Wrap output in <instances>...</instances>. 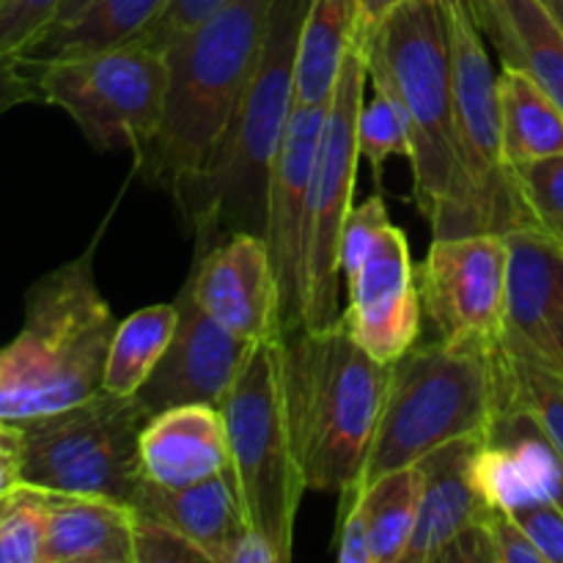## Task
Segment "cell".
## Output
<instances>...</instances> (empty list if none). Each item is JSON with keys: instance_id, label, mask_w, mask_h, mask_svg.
I'll return each instance as SVG.
<instances>
[{"instance_id": "obj_20", "label": "cell", "mask_w": 563, "mask_h": 563, "mask_svg": "<svg viewBox=\"0 0 563 563\" xmlns=\"http://www.w3.org/2000/svg\"><path fill=\"white\" fill-rule=\"evenodd\" d=\"M143 478L163 487H190L229 473V434L218 405L192 401L148 416L141 429Z\"/></svg>"}, {"instance_id": "obj_45", "label": "cell", "mask_w": 563, "mask_h": 563, "mask_svg": "<svg viewBox=\"0 0 563 563\" xmlns=\"http://www.w3.org/2000/svg\"><path fill=\"white\" fill-rule=\"evenodd\" d=\"M544 3L550 5V11L555 14V20H559L563 25V0H544Z\"/></svg>"}, {"instance_id": "obj_12", "label": "cell", "mask_w": 563, "mask_h": 563, "mask_svg": "<svg viewBox=\"0 0 563 563\" xmlns=\"http://www.w3.org/2000/svg\"><path fill=\"white\" fill-rule=\"evenodd\" d=\"M434 339L500 344L509 311V240L498 231L434 236L418 269Z\"/></svg>"}, {"instance_id": "obj_2", "label": "cell", "mask_w": 563, "mask_h": 563, "mask_svg": "<svg viewBox=\"0 0 563 563\" xmlns=\"http://www.w3.org/2000/svg\"><path fill=\"white\" fill-rule=\"evenodd\" d=\"M372 88L390 93L410 126L412 198L434 236L478 234L454 141V82L445 0H401L357 47Z\"/></svg>"}, {"instance_id": "obj_3", "label": "cell", "mask_w": 563, "mask_h": 563, "mask_svg": "<svg viewBox=\"0 0 563 563\" xmlns=\"http://www.w3.org/2000/svg\"><path fill=\"white\" fill-rule=\"evenodd\" d=\"M280 368L308 489L341 493L366 467L394 366L374 361L339 317L284 339Z\"/></svg>"}, {"instance_id": "obj_19", "label": "cell", "mask_w": 563, "mask_h": 563, "mask_svg": "<svg viewBox=\"0 0 563 563\" xmlns=\"http://www.w3.org/2000/svg\"><path fill=\"white\" fill-rule=\"evenodd\" d=\"M484 434L451 440L418 460L423 489L416 531L401 563H434L440 550L462 531L489 515L476 478Z\"/></svg>"}, {"instance_id": "obj_10", "label": "cell", "mask_w": 563, "mask_h": 563, "mask_svg": "<svg viewBox=\"0 0 563 563\" xmlns=\"http://www.w3.org/2000/svg\"><path fill=\"white\" fill-rule=\"evenodd\" d=\"M454 82V141L476 231H509L533 225L506 165L500 141L498 75L487 53L471 0H445Z\"/></svg>"}, {"instance_id": "obj_29", "label": "cell", "mask_w": 563, "mask_h": 563, "mask_svg": "<svg viewBox=\"0 0 563 563\" xmlns=\"http://www.w3.org/2000/svg\"><path fill=\"white\" fill-rule=\"evenodd\" d=\"M506 352L511 363V401L539 423L563 454V374L509 344Z\"/></svg>"}, {"instance_id": "obj_44", "label": "cell", "mask_w": 563, "mask_h": 563, "mask_svg": "<svg viewBox=\"0 0 563 563\" xmlns=\"http://www.w3.org/2000/svg\"><path fill=\"white\" fill-rule=\"evenodd\" d=\"M88 0H64V3H60V9H58V14H55V20L53 22H58V20H69V16H75L77 11L82 9V5H86ZM53 22H49V25H53ZM47 25V27H49Z\"/></svg>"}, {"instance_id": "obj_42", "label": "cell", "mask_w": 563, "mask_h": 563, "mask_svg": "<svg viewBox=\"0 0 563 563\" xmlns=\"http://www.w3.org/2000/svg\"><path fill=\"white\" fill-rule=\"evenodd\" d=\"M225 563H278L273 544L262 537L253 528H245L240 533V539L234 542V548L229 550V559Z\"/></svg>"}, {"instance_id": "obj_15", "label": "cell", "mask_w": 563, "mask_h": 563, "mask_svg": "<svg viewBox=\"0 0 563 563\" xmlns=\"http://www.w3.org/2000/svg\"><path fill=\"white\" fill-rule=\"evenodd\" d=\"M174 302L179 308L174 339L152 377L135 394L148 416L192 401L220 407L256 346L209 317L198 306L190 280Z\"/></svg>"}, {"instance_id": "obj_46", "label": "cell", "mask_w": 563, "mask_h": 563, "mask_svg": "<svg viewBox=\"0 0 563 563\" xmlns=\"http://www.w3.org/2000/svg\"><path fill=\"white\" fill-rule=\"evenodd\" d=\"M5 500V498H3ZM3 500H0V515H3Z\"/></svg>"}, {"instance_id": "obj_36", "label": "cell", "mask_w": 563, "mask_h": 563, "mask_svg": "<svg viewBox=\"0 0 563 563\" xmlns=\"http://www.w3.org/2000/svg\"><path fill=\"white\" fill-rule=\"evenodd\" d=\"M339 504V531H335V559L341 563H372V548H368L366 515H363L361 489L350 484L341 489Z\"/></svg>"}, {"instance_id": "obj_1", "label": "cell", "mask_w": 563, "mask_h": 563, "mask_svg": "<svg viewBox=\"0 0 563 563\" xmlns=\"http://www.w3.org/2000/svg\"><path fill=\"white\" fill-rule=\"evenodd\" d=\"M278 0H225L168 42V93L157 135L135 157L148 185L185 207L256 75Z\"/></svg>"}, {"instance_id": "obj_39", "label": "cell", "mask_w": 563, "mask_h": 563, "mask_svg": "<svg viewBox=\"0 0 563 563\" xmlns=\"http://www.w3.org/2000/svg\"><path fill=\"white\" fill-rule=\"evenodd\" d=\"M223 3L225 0H170L168 9L163 11V16H159L143 36L154 38V42L168 47L170 38L196 27L198 22L207 20L209 14H214Z\"/></svg>"}, {"instance_id": "obj_16", "label": "cell", "mask_w": 563, "mask_h": 563, "mask_svg": "<svg viewBox=\"0 0 563 563\" xmlns=\"http://www.w3.org/2000/svg\"><path fill=\"white\" fill-rule=\"evenodd\" d=\"M198 306L251 344L286 339L280 291L262 234L240 231L198 253L190 273Z\"/></svg>"}, {"instance_id": "obj_27", "label": "cell", "mask_w": 563, "mask_h": 563, "mask_svg": "<svg viewBox=\"0 0 563 563\" xmlns=\"http://www.w3.org/2000/svg\"><path fill=\"white\" fill-rule=\"evenodd\" d=\"M176 322H179L176 302L146 306L121 319L110 341L102 390L113 396H135L163 361L174 339Z\"/></svg>"}, {"instance_id": "obj_8", "label": "cell", "mask_w": 563, "mask_h": 563, "mask_svg": "<svg viewBox=\"0 0 563 563\" xmlns=\"http://www.w3.org/2000/svg\"><path fill=\"white\" fill-rule=\"evenodd\" d=\"M47 104L64 110L99 152L130 148L141 154L159 130L168 93V47L135 38L80 58L16 64Z\"/></svg>"}, {"instance_id": "obj_9", "label": "cell", "mask_w": 563, "mask_h": 563, "mask_svg": "<svg viewBox=\"0 0 563 563\" xmlns=\"http://www.w3.org/2000/svg\"><path fill=\"white\" fill-rule=\"evenodd\" d=\"M137 396L108 390L20 423L22 484L60 495H97L132 504L143 482Z\"/></svg>"}, {"instance_id": "obj_32", "label": "cell", "mask_w": 563, "mask_h": 563, "mask_svg": "<svg viewBox=\"0 0 563 563\" xmlns=\"http://www.w3.org/2000/svg\"><path fill=\"white\" fill-rule=\"evenodd\" d=\"M511 176L531 223L563 242V154L515 165Z\"/></svg>"}, {"instance_id": "obj_13", "label": "cell", "mask_w": 563, "mask_h": 563, "mask_svg": "<svg viewBox=\"0 0 563 563\" xmlns=\"http://www.w3.org/2000/svg\"><path fill=\"white\" fill-rule=\"evenodd\" d=\"M328 104H297L273 163L264 242L280 291L286 339L306 328V236L313 165Z\"/></svg>"}, {"instance_id": "obj_25", "label": "cell", "mask_w": 563, "mask_h": 563, "mask_svg": "<svg viewBox=\"0 0 563 563\" xmlns=\"http://www.w3.org/2000/svg\"><path fill=\"white\" fill-rule=\"evenodd\" d=\"M357 0H308L297 49L295 102L328 104L346 53L357 47Z\"/></svg>"}, {"instance_id": "obj_37", "label": "cell", "mask_w": 563, "mask_h": 563, "mask_svg": "<svg viewBox=\"0 0 563 563\" xmlns=\"http://www.w3.org/2000/svg\"><path fill=\"white\" fill-rule=\"evenodd\" d=\"M531 542L542 553L544 563H563V509L555 504H531L511 511Z\"/></svg>"}, {"instance_id": "obj_30", "label": "cell", "mask_w": 563, "mask_h": 563, "mask_svg": "<svg viewBox=\"0 0 563 563\" xmlns=\"http://www.w3.org/2000/svg\"><path fill=\"white\" fill-rule=\"evenodd\" d=\"M47 511V489L20 484L5 495L0 515V563H42Z\"/></svg>"}, {"instance_id": "obj_18", "label": "cell", "mask_w": 563, "mask_h": 563, "mask_svg": "<svg viewBox=\"0 0 563 563\" xmlns=\"http://www.w3.org/2000/svg\"><path fill=\"white\" fill-rule=\"evenodd\" d=\"M476 478L489 509L517 511L531 504L563 509V454L515 401L484 434Z\"/></svg>"}, {"instance_id": "obj_22", "label": "cell", "mask_w": 563, "mask_h": 563, "mask_svg": "<svg viewBox=\"0 0 563 563\" xmlns=\"http://www.w3.org/2000/svg\"><path fill=\"white\" fill-rule=\"evenodd\" d=\"M130 506L185 533L212 563H225L229 550L247 528L231 473H220L190 487H163L143 478Z\"/></svg>"}, {"instance_id": "obj_21", "label": "cell", "mask_w": 563, "mask_h": 563, "mask_svg": "<svg viewBox=\"0 0 563 563\" xmlns=\"http://www.w3.org/2000/svg\"><path fill=\"white\" fill-rule=\"evenodd\" d=\"M500 64L531 77L563 110V25L544 0H471Z\"/></svg>"}, {"instance_id": "obj_34", "label": "cell", "mask_w": 563, "mask_h": 563, "mask_svg": "<svg viewBox=\"0 0 563 563\" xmlns=\"http://www.w3.org/2000/svg\"><path fill=\"white\" fill-rule=\"evenodd\" d=\"M132 537H135V563H212L185 533L141 511H135Z\"/></svg>"}, {"instance_id": "obj_41", "label": "cell", "mask_w": 563, "mask_h": 563, "mask_svg": "<svg viewBox=\"0 0 563 563\" xmlns=\"http://www.w3.org/2000/svg\"><path fill=\"white\" fill-rule=\"evenodd\" d=\"M22 484L20 423L0 421V500Z\"/></svg>"}, {"instance_id": "obj_26", "label": "cell", "mask_w": 563, "mask_h": 563, "mask_svg": "<svg viewBox=\"0 0 563 563\" xmlns=\"http://www.w3.org/2000/svg\"><path fill=\"white\" fill-rule=\"evenodd\" d=\"M498 110L509 168L563 154V110L515 66L500 64Z\"/></svg>"}, {"instance_id": "obj_7", "label": "cell", "mask_w": 563, "mask_h": 563, "mask_svg": "<svg viewBox=\"0 0 563 563\" xmlns=\"http://www.w3.org/2000/svg\"><path fill=\"white\" fill-rule=\"evenodd\" d=\"M280 355L284 339L258 341L220 410L229 434V473L247 528L262 533L278 563H286L308 484L291 440Z\"/></svg>"}, {"instance_id": "obj_17", "label": "cell", "mask_w": 563, "mask_h": 563, "mask_svg": "<svg viewBox=\"0 0 563 563\" xmlns=\"http://www.w3.org/2000/svg\"><path fill=\"white\" fill-rule=\"evenodd\" d=\"M506 240V344L563 372V242L539 225L509 231Z\"/></svg>"}, {"instance_id": "obj_43", "label": "cell", "mask_w": 563, "mask_h": 563, "mask_svg": "<svg viewBox=\"0 0 563 563\" xmlns=\"http://www.w3.org/2000/svg\"><path fill=\"white\" fill-rule=\"evenodd\" d=\"M399 3L401 0H357V5H361V16H357V47L377 27V22Z\"/></svg>"}, {"instance_id": "obj_6", "label": "cell", "mask_w": 563, "mask_h": 563, "mask_svg": "<svg viewBox=\"0 0 563 563\" xmlns=\"http://www.w3.org/2000/svg\"><path fill=\"white\" fill-rule=\"evenodd\" d=\"M511 401L506 344L429 341L394 363L383 418L357 482L416 465L440 445L487 434Z\"/></svg>"}, {"instance_id": "obj_28", "label": "cell", "mask_w": 563, "mask_h": 563, "mask_svg": "<svg viewBox=\"0 0 563 563\" xmlns=\"http://www.w3.org/2000/svg\"><path fill=\"white\" fill-rule=\"evenodd\" d=\"M355 484L361 489L363 515H366L372 563H401L421 509V471L418 465H410L385 473L368 484Z\"/></svg>"}, {"instance_id": "obj_11", "label": "cell", "mask_w": 563, "mask_h": 563, "mask_svg": "<svg viewBox=\"0 0 563 563\" xmlns=\"http://www.w3.org/2000/svg\"><path fill=\"white\" fill-rule=\"evenodd\" d=\"M368 71L363 53L352 47L324 113L313 165L306 236V328H324L341 317V231L352 212L357 176V115L366 102Z\"/></svg>"}, {"instance_id": "obj_24", "label": "cell", "mask_w": 563, "mask_h": 563, "mask_svg": "<svg viewBox=\"0 0 563 563\" xmlns=\"http://www.w3.org/2000/svg\"><path fill=\"white\" fill-rule=\"evenodd\" d=\"M168 3L170 0H88L75 16L44 27L16 64L80 58L130 44L163 16Z\"/></svg>"}, {"instance_id": "obj_31", "label": "cell", "mask_w": 563, "mask_h": 563, "mask_svg": "<svg viewBox=\"0 0 563 563\" xmlns=\"http://www.w3.org/2000/svg\"><path fill=\"white\" fill-rule=\"evenodd\" d=\"M357 152L372 163L377 181L390 157L410 159V126L405 110L379 88H374L372 99L366 97L357 115Z\"/></svg>"}, {"instance_id": "obj_48", "label": "cell", "mask_w": 563, "mask_h": 563, "mask_svg": "<svg viewBox=\"0 0 563 563\" xmlns=\"http://www.w3.org/2000/svg\"><path fill=\"white\" fill-rule=\"evenodd\" d=\"M561 374H563V372H561Z\"/></svg>"}, {"instance_id": "obj_38", "label": "cell", "mask_w": 563, "mask_h": 563, "mask_svg": "<svg viewBox=\"0 0 563 563\" xmlns=\"http://www.w3.org/2000/svg\"><path fill=\"white\" fill-rule=\"evenodd\" d=\"M484 522H487L489 537H493L495 559H498V563H544L537 544L531 542L526 528L517 522V517L511 515V511L489 509Z\"/></svg>"}, {"instance_id": "obj_5", "label": "cell", "mask_w": 563, "mask_h": 563, "mask_svg": "<svg viewBox=\"0 0 563 563\" xmlns=\"http://www.w3.org/2000/svg\"><path fill=\"white\" fill-rule=\"evenodd\" d=\"M308 0H278L256 75L223 141L179 209L198 253L240 231L264 236L273 163L295 110L297 49Z\"/></svg>"}, {"instance_id": "obj_35", "label": "cell", "mask_w": 563, "mask_h": 563, "mask_svg": "<svg viewBox=\"0 0 563 563\" xmlns=\"http://www.w3.org/2000/svg\"><path fill=\"white\" fill-rule=\"evenodd\" d=\"M388 223L390 218L383 196H374L361 207H352V212L346 214L344 231H341V278L350 280L361 269L374 240Z\"/></svg>"}, {"instance_id": "obj_4", "label": "cell", "mask_w": 563, "mask_h": 563, "mask_svg": "<svg viewBox=\"0 0 563 563\" xmlns=\"http://www.w3.org/2000/svg\"><path fill=\"white\" fill-rule=\"evenodd\" d=\"M93 247L27 291L22 330L0 350V421L49 416L102 390L119 322L93 280Z\"/></svg>"}, {"instance_id": "obj_14", "label": "cell", "mask_w": 563, "mask_h": 563, "mask_svg": "<svg viewBox=\"0 0 563 563\" xmlns=\"http://www.w3.org/2000/svg\"><path fill=\"white\" fill-rule=\"evenodd\" d=\"M346 291L350 302L341 317L374 361L394 366L418 344L423 306L405 231L394 223L379 231Z\"/></svg>"}, {"instance_id": "obj_47", "label": "cell", "mask_w": 563, "mask_h": 563, "mask_svg": "<svg viewBox=\"0 0 563 563\" xmlns=\"http://www.w3.org/2000/svg\"><path fill=\"white\" fill-rule=\"evenodd\" d=\"M0 3H3V0H0Z\"/></svg>"}, {"instance_id": "obj_40", "label": "cell", "mask_w": 563, "mask_h": 563, "mask_svg": "<svg viewBox=\"0 0 563 563\" xmlns=\"http://www.w3.org/2000/svg\"><path fill=\"white\" fill-rule=\"evenodd\" d=\"M434 563H498L487 522L482 520L462 528V531L440 550Z\"/></svg>"}, {"instance_id": "obj_23", "label": "cell", "mask_w": 563, "mask_h": 563, "mask_svg": "<svg viewBox=\"0 0 563 563\" xmlns=\"http://www.w3.org/2000/svg\"><path fill=\"white\" fill-rule=\"evenodd\" d=\"M135 509L97 495L49 493L42 563H135Z\"/></svg>"}, {"instance_id": "obj_33", "label": "cell", "mask_w": 563, "mask_h": 563, "mask_svg": "<svg viewBox=\"0 0 563 563\" xmlns=\"http://www.w3.org/2000/svg\"><path fill=\"white\" fill-rule=\"evenodd\" d=\"M64 0H3L0 3V69L9 71L44 27L55 20Z\"/></svg>"}]
</instances>
